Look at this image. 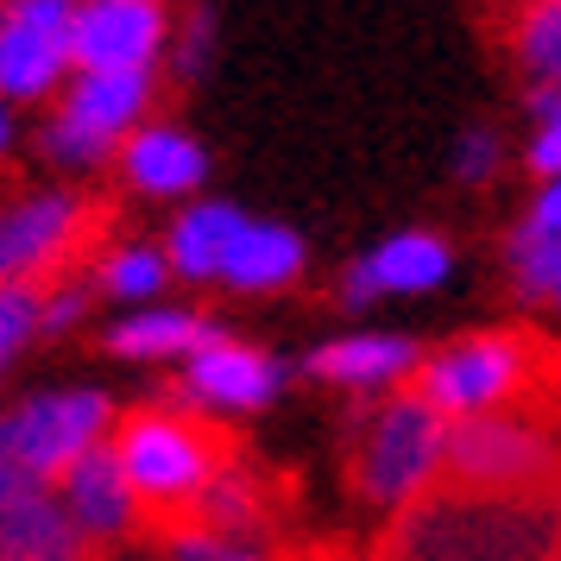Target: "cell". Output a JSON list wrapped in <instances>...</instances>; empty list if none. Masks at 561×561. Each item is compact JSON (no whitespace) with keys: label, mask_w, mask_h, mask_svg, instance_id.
<instances>
[{"label":"cell","mask_w":561,"mask_h":561,"mask_svg":"<svg viewBox=\"0 0 561 561\" xmlns=\"http://www.w3.org/2000/svg\"><path fill=\"white\" fill-rule=\"evenodd\" d=\"M95 278H102L107 297L146 309L158 290L171 284V265H164V253H158L152 240H121V247H107V253L95 259Z\"/></svg>","instance_id":"7402d4cb"},{"label":"cell","mask_w":561,"mask_h":561,"mask_svg":"<svg viewBox=\"0 0 561 561\" xmlns=\"http://www.w3.org/2000/svg\"><path fill=\"white\" fill-rule=\"evenodd\" d=\"M448 272H455V247L442 233L404 228L359 259L354 272H347V284H341V297L354 309L373 304V297H423V290H442Z\"/></svg>","instance_id":"4fadbf2b"},{"label":"cell","mask_w":561,"mask_h":561,"mask_svg":"<svg viewBox=\"0 0 561 561\" xmlns=\"http://www.w3.org/2000/svg\"><path fill=\"white\" fill-rule=\"evenodd\" d=\"M152 102L158 70H70V82L57 89V114L70 127L95 133L102 146H121L133 127H146Z\"/></svg>","instance_id":"7c38bea8"},{"label":"cell","mask_w":561,"mask_h":561,"mask_svg":"<svg viewBox=\"0 0 561 561\" xmlns=\"http://www.w3.org/2000/svg\"><path fill=\"white\" fill-rule=\"evenodd\" d=\"M278 359L247 347V341H228L215 329L203 347L183 354V398L190 404H208V410H265L278 398Z\"/></svg>","instance_id":"8fae6325"},{"label":"cell","mask_w":561,"mask_h":561,"mask_svg":"<svg viewBox=\"0 0 561 561\" xmlns=\"http://www.w3.org/2000/svg\"><path fill=\"white\" fill-rule=\"evenodd\" d=\"M38 334V284H0V373Z\"/></svg>","instance_id":"4316f807"},{"label":"cell","mask_w":561,"mask_h":561,"mask_svg":"<svg viewBox=\"0 0 561 561\" xmlns=\"http://www.w3.org/2000/svg\"><path fill=\"white\" fill-rule=\"evenodd\" d=\"M265 517H272V499H265V473L247 467L240 455H228L215 467V480L203 485L196 511L183 524H208V530H233V536H265Z\"/></svg>","instance_id":"d6986e66"},{"label":"cell","mask_w":561,"mask_h":561,"mask_svg":"<svg viewBox=\"0 0 561 561\" xmlns=\"http://www.w3.org/2000/svg\"><path fill=\"white\" fill-rule=\"evenodd\" d=\"M334 561H379V556H334Z\"/></svg>","instance_id":"d6a6232c"},{"label":"cell","mask_w":561,"mask_h":561,"mask_svg":"<svg viewBox=\"0 0 561 561\" xmlns=\"http://www.w3.org/2000/svg\"><path fill=\"white\" fill-rule=\"evenodd\" d=\"M208 51H215V7L196 0L183 20H171V45H164V57H171V70L190 82V77H203L208 70Z\"/></svg>","instance_id":"d4e9b609"},{"label":"cell","mask_w":561,"mask_h":561,"mask_svg":"<svg viewBox=\"0 0 561 561\" xmlns=\"http://www.w3.org/2000/svg\"><path fill=\"white\" fill-rule=\"evenodd\" d=\"M0 561H95V549L70 530L51 492H26L0 505Z\"/></svg>","instance_id":"ac0fdd59"},{"label":"cell","mask_w":561,"mask_h":561,"mask_svg":"<svg viewBox=\"0 0 561 561\" xmlns=\"http://www.w3.org/2000/svg\"><path fill=\"white\" fill-rule=\"evenodd\" d=\"M95 561H158V549L146 542V536H133V542H121V549H102Z\"/></svg>","instance_id":"4dcf8cb0"},{"label":"cell","mask_w":561,"mask_h":561,"mask_svg":"<svg viewBox=\"0 0 561 561\" xmlns=\"http://www.w3.org/2000/svg\"><path fill=\"white\" fill-rule=\"evenodd\" d=\"M107 430H114V404L102 391H45V398H26L20 410L0 416L7 455L38 492H51L70 460L102 448Z\"/></svg>","instance_id":"8992f818"},{"label":"cell","mask_w":561,"mask_h":561,"mask_svg":"<svg viewBox=\"0 0 561 561\" xmlns=\"http://www.w3.org/2000/svg\"><path fill=\"white\" fill-rule=\"evenodd\" d=\"M549 473H556V430L542 404L448 423L442 485L499 492V499H549Z\"/></svg>","instance_id":"277c9868"},{"label":"cell","mask_w":561,"mask_h":561,"mask_svg":"<svg viewBox=\"0 0 561 561\" xmlns=\"http://www.w3.org/2000/svg\"><path fill=\"white\" fill-rule=\"evenodd\" d=\"M379 561H556V499L435 485L391 517Z\"/></svg>","instance_id":"6da1fadb"},{"label":"cell","mask_w":561,"mask_h":561,"mask_svg":"<svg viewBox=\"0 0 561 561\" xmlns=\"http://www.w3.org/2000/svg\"><path fill=\"white\" fill-rule=\"evenodd\" d=\"M171 45V0H77L70 70H158Z\"/></svg>","instance_id":"9c48e42d"},{"label":"cell","mask_w":561,"mask_h":561,"mask_svg":"<svg viewBox=\"0 0 561 561\" xmlns=\"http://www.w3.org/2000/svg\"><path fill=\"white\" fill-rule=\"evenodd\" d=\"M524 164H530L536 183H556L561 178V121H536L530 146H524Z\"/></svg>","instance_id":"f546056e"},{"label":"cell","mask_w":561,"mask_h":561,"mask_svg":"<svg viewBox=\"0 0 561 561\" xmlns=\"http://www.w3.org/2000/svg\"><path fill=\"white\" fill-rule=\"evenodd\" d=\"M304 278V240L284 221H259V215H240L228 253L215 265V284H233V290H284V284Z\"/></svg>","instance_id":"9a60e30c"},{"label":"cell","mask_w":561,"mask_h":561,"mask_svg":"<svg viewBox=\"0 0 561 561\" xmlns=\"http://www.w3.org/2000/svg\"><path fill=\"white\" fill-rule=\"evenodd\" d=\"M38 152L51 158V164H64V171H95V164L114 158V146H102L95 133H82V127H70L64 114H51L45 133H38Z\"/></svg>","instance_id":"484cf974"},{"label":"cell","mask_w":561,"mask_h":561,"mask_svg":"<svg viewBox=\"0 0 561 561\" xmlns=\"http://www.w3.org/2000/svg\"><path fill=\"white\" fill-rule=\"evenodd\" d=\"M70 7L77 0H0V102H57L70 82Z\"/></svg>","instance_id":"ba28073f"},{"label":"cell","mask_w":561,"mask_h":561,"mask_svg":"<svg viewBox=\"0 0 561 561\" xmlns=\"http://www.w3.org/2000/svg\"><path fill=\"white\" fill-rule=\"evenodd\" d=\"M158 561H278L272 536H233V530H208V524H171L152 536Z\"/></svg>","instance_id":"603a6c76"},{"label":"cell","mask_w":561,"mask_h":561,"mask_svg":"<svg viewBox=\"0 0 561 561\" xmlns=\"http://www.w3.org/2000/svg\"><path fill=\"white\" fill-rule=\"evenodd\" d=\"M511 45H517V64L530 70L536 89L556 82L561 77V0H524Z\"/></svg>","instance_id":"cb8c5ba5"},{"label":"cell","mask_w":561,"mask_h":561,"mask_svg":"<svg viewBox=\"0 0 561 561\" xmlns=\"http://www.w3.org/2000/svg\"><path fill=\"white\" fill-rule=\"evenodd\" d=\"M511 278L530 304L561 297V183H542L511 228Z\"/></svg>","instance_id":"e0dca14e"},{"label":"cell","mask_w":561,"mask_h":561,"mask_svg":"<svg viewBox=\"0 0 561 561\" xmlns=\"http://www.w3.org/2000/svg\"><path fill=\"white\" fill-rule=\"evenodd\" d=\"M499 164H505V146H499V133H492V127H473L467 139H460V158H455L460 183H485V178H499Z\"/></svg>","instance_id":"f1b7e54d"},{"label":"cell","mask_w":561,"mask_h":561,"mask_svg":"<svg viewBox=\"0 0 561 561\" xmlns=\"http://www.w3.org/2000/svg\"><path fill=\"white\" fill-rule=\"evenodd\" d=\"M233 228H240V208L233 203H190L171 221V240L158 247L164 253V265H171V278H215V265H221V253H228Z\"/></svg>","instance_id":"44dd1931"},{"label":"cell","mask_w":561,"mask_h":561,"mask_svg":"<svg viewBox=\"0 0 561 561\" xmlns=\"http://www.w3.org/2000/svg\"><path fill=\"white\" fill-rule=\"evenodd\" d=\"M416 359L423 354L398 334H341V341L309 354V379L347 385V391H391L416 373Z\"/></svg>","instance_id":"2e32d148"},{"label":"cell","mask_w":561,"mask_h":561,"mask_svg":"<svg viewBox=\"0 0 561 561\" xmlns=\"http://www.w3.org/2000/svg\"><path fill=\"white\" fill-rule=\"evenodd\" d=\"M114 164H121V178L127 190L139 196H196L208 183V152L196 133L171 127V121H146V127H133L121 146H114Z\"/></svg>","instance_id":"5bb4252c"},{"label":"cell","mask_w":561,"mask_h":561,"mask_svg":"<svg viewBox=\"0 0 561 561\" xmlns=\"http://www.w3.org/2000/svg\"><path fill=\"white\" fill-rule=\"evenodd\" d=\"M82 309H89V290H82V284H70V278L38 284V334H64V329H77Z\"/></svg>","instance_id":"83f0119b"},{"label":"cell","mask_w":561,"mask_h":561,"mask_svg":"<svg viewBox=\"0 0 561 561\" xmlns=\"http://www.w3.org/2000/svg\"><path fill=\"white\" fill-rule=\"evenodd\" d=\"M95 208L70 190L0 203V284H45L89 247Z\"/></svg>","instance_id":"52a82bcc"},{"label":"cell","mask_w":561,"mask_h":561,"mask_svg":"<svg viewBox=\"0 0 561 561\" xmlns=\"http://www.w3.org/2000/svg\"><path fill=\"white\" fill-rule=\"evenodd\" d=\"M107 455L139 505V536H158L196 511L215 467L233 455V442L190 410H133L107 430Z\"/></svg>","instance_id":"7a4b0ae2"},{"label":"cell","mask_w":561,"mask_h":561,"mask_svg":"<svg viewBox=\"0 0 561 561\" xmlns=\"http://www.w3.org/2000/svg\"><path fill=\"white\" fill-rule=\"evenodd\" d=\"M51 499L64 505V517H70V530L102 556V549H121V542H133L139 536V505H133L127 480H121V467H114V455L102 448H89L82 460H70L64 473H57Z\"/></svg>","instance_id":"30bf717a"},{"label":"cell","mask_w":561,"mask_h":561,"mask_svg":"<svg viewBox=\"0 0 561 561\" xmlns=\"http://www.w3.org/2000/svg\"><path fill=\"white\" fill-rule=\"evenodd\" d=\"M7 146H13V107L0 102V152H7Z\"/></svg>","instance_id":"1f68e13d"},{"label":"cell","mask_w":561,"mask_h":561,"mask_svg":"<svg viewBox=\"0 0 561 561\" xmlns=\"http://www.w3.org/2000/svg\"><path fill=\"white\" fill-rule=\"evenodd\" d=\"M549 341L536 329H485V334H460L448 347L416 359L410 391L442 416H492V410H517V404H542L549 391Z\"/></svg>","instance_id":"3957f363"},{"label":"cell","mask_w":561,"mask_h":561,"mask_svg":"<svg viewBox=\"0 0 561 561\" xmlns=\"http://www.w3.org/2000/svg\"><path fill=\"white\" fill-rule=\"evenodd\" d=\"M442 455H448V423L416 391H391V404L366 423L354 448L359 499L398 517L404 505H416L423 492L442 485Z\"/></svg>","instance_id":"5b68a950"},{"label":"cell","mask_w":561,"mask_h":561,"mask_svg":"<svg viewBox=\"0 0 561 561\" xmlns=\"http://www.w3.org/2000/svg\"><path fill=\"white\" fill-rule=\"evenodd\" d=\"M208 334H215V322L208 316H196V309H133V316H121L114 329H107V354L121 359H183L190 347H203Z\"/></svg>","instance_id":"ffe728a7"}]
</instances>
